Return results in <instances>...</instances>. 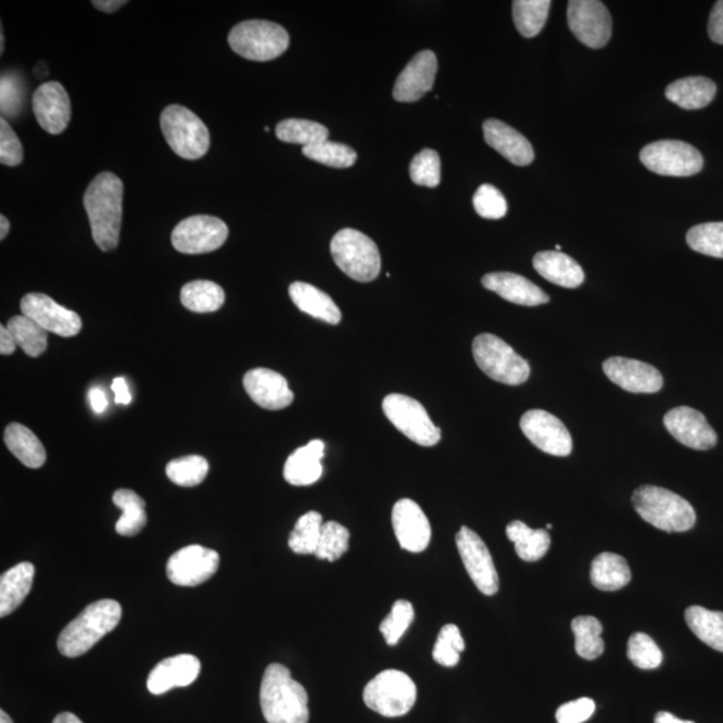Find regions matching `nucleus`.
<instances>
[{
	"label": "nucleus",
	"mask_w": 723,
	"mask_h": 723,
	"mask_svg": "<svg viewBox=\"0 0 723 723\" xmlns=\"http://www.w3.org/2000/svg\"><path fill=\"white\" fill-rule=\"evenodd\" d=\"M124 183L111 172H102L89 183L84 206L91 233L102 251L116 249L123 224Z\"/></svg>",
	"instance_id": "nucleus-1"
},
{
	"label": "nucleus",
	"mask_w": 723,
	"mask_h": 723,
	"mask_svg": "<svg viewBox=\"0 0 723 723\" xmlns=\"http://www.w3.org/2000/svg\"><path fill=\"white\" fill-rule=\"evenodd\" d=\"M261 705L268 723H308V696L283 664L272 663L263 675Z\"/></svg>",
	"instance_id": "nucleus-2"
},
{
	"label": "nucleus",
	"mask_w": 723,
	"mask_h": 723,
	"mask_svg": "<svg viewBox=\"0 0 723 723\" xmlns=\"http://www.w3.org/2000/svg\"><path fill=\"white\" fill-rule=\"evenodd\" d=\"M120 617L123 608L116 600L102 599L91 602L63 629L59 638L60 652L68 658L84 656L103 636L117 627Z\"/></svg>",
	"instance_id": "nucleus-3"
},
{
	"label": "nucleus",
	"mask_w": 723,
	"mask_h": 723,
	"mask_svg": "<svg viewBox=\"0 0 723 723\" xmlns=\"http://www.w3.org/2000/svg\"><path fill=\"white\" fill-rule=\"evenodd\" d=\"M633 504L640 518L664 532H686L696 525L693 505L664 487L643 485L634 492Z\"/></svg>",
	"instance_id": "nucleus-4"
},
{
	"label": "nucleus",
	"mask_w": 723,
	"mask_h": 723,
	"mask_svg": "<svg viewBox=\"0 0 723 723\" xmlns=\"http://www.w3.org/2000/svg\"><path fill=\"white\" fill-rule=\"evenodd\" d=\"M331 255L347 277L367 283L381 272V255L377 244L357 229L346 228L331 241Z\"/></svg>",
	"instance_id": "nucleus-5"
},
{
	"label": "nucleus",
	"mask_w": 723,
	"mask_h": 723,
	"mask_svg": "<svg viewBox=\"0 0 723 723\" xmlns=\"http://www.w3.org/2000/svg\"><path fill=\"white\" fill-rule=\"evenodd\" d=\"M229 46L245 60L267 62L278 59L289 49V33L277 23L245 21L229 33Z\"/></svg>",
	"instance_id": "nucleus-6"
},
{
	"label": "nucleus",
	"mask_w": 723,
	"mask_h": 723,
	"mask_svg": "<svg viewBox=\"0 0 723 723\" xmlns=\"http://www.w3.org/2000/svg\"><path fill=\"white\" fill-rule=\"evenodd\" d=\"M160 123L166 142L177 156L198 160L210 151V130L189 109L170 105L161 114Z\"/></svg>",
	"instance_id": "nucleus-7"
},
{
	"label": "nucleus",
	"mask_w": 723,
	"mask_h": 723,
	"mask_svg": "<svg viewBox=\"0 0 723 723\" xmlns=\"http://www.w3.org/2000/svg\"><path fill=\"white\" fill-rule=\"evenodd\" d=\"M472 348L475 364L493 381L518 386L531 376L530 364L496 335L475 337Z\"/></svg>",
	"instance_id": "nucleus-8"
},
{
	"label": "nucleus",
	"mask_w": 723,
	"mask_h": 723,
	"mask_svg": "<svg viewBox=\"0 0 723 723\" xmlns=\"http://www.w3.org/2000/svg\"><path fill=\"white\" fill-rule=\"evenodd\" d=\"M364 701L376 713L395 719L409 713L416 705L417 686L404 671L384 670L367 683Z\"/></svg>",
	"instance_id": "nucleus-9"
},
{
	"label": "nucleus",
	"mask_w": 723,
	"mask_h": 723,
	"mask_svg": "<svg viewBox=\"0 0 723 723\" xmlns=\"http://www.w3.org/2000/svg\"><path fill=\"white\" fill-rule=\"evenodd\" d=\"M640 161L648 170L661 176L688 177L703 168L702 154L690 143L663 140L648 143L640 152Z\"/></svg>",
	"instance_id": "nucleus-10"
},
{
	"label": "nucleus",
	"mask_w": 723,
	"mask_h": 723,
	"mask_svg": "<svg viewBox=\"0 0 723 723\" xmlns=\"http://www.w3.org/2000/svg\"><path fill=\"white\" fill-rule=\"evenodd\" d=\"M383 411L389 421L407 439L421 446L437 445L441 430L430 420L428 411L415 398L402 394H390L383 399Z\"/></svg>",
	"instance_id": "nucleus-11"
},
{
	"label": "nucleus",
	"mask_w": 723,
	"mask_h": 723,
	"mask_svg": "<svg viewBox=\"0 0 723 723\" xmlns=\"http://www.w3.org/2000/svg\"><path fill=\"white\" fill-rule=\"evenodd\" d=\"M227 224L215 216L198 215L177 224L172 244L181 254L200 255L219 250L228 239Z\"/></svg>",
	"instance_id": "nucleus-12"
},
{
	"label": "nucleus",
	"mask_w": 723,
	"mask_h": 723,
	"mask_svg": "<svg viewBox=\"0 0 723 723\" xmlns=\"http://www.w3.org/2000/svg\"><path fill=\"white\" fill-rule=\"evenodd\" d=\"M567 18L573 36L588 48L601 49L610 42L611 15L599 0H571Z\"/></svg>",
	"instance_id": "nucleus-13"
},
{
	"label": "nucleus",
	"mask_w": 723,
	"mask_h": 723,
	"mask_svg": "<svg viewBox=\"0 0 723 723\" xmlns=\"http://www.w3.org/2000/svg\"><path fill=\"white\" fill-rule=\"evenodd\" d=\"M458 553H460L465 570L472 579L480 593L492 596L497 594L500 582L490 549L482 538L468 527H462L456 535Z\"/></svg>",
	"instance_id": "nucleus-14"
},
{
	"label": "nucleus",
	"mask_w": 723,
	"mask_h": 723,
	"mask_svg": "<svg viewBox=\"0 0 723 723\" xmlns=\"http://www.w3.org/2000/svg\"><path fill=\"white\" fill-rule=\"evenodd\" d=\"M220 566V556L201 545H188L170 556L166 565L169 581L180 587H196L210 581Z\"/></svg>",
	"instance_id": "nucleus-15"
},
{
	"label": "nucleus",
	"mask_w": 723,
	"mask_h": 723,
	"mask_svg": "<svg viewBox=\"0 0 723 723\" xmlns=\"http://www.w3.org/2000/svg\"><path fill=\"white\" fill-rule=\"evenodd\" d=\"M520 428L525 437L547 455L567 457L572 452V437L558 417L545 410H530L521 417Z\"/></svg>",
	"instance_id": "nucleus-16"
},
{
	"label": "nucleus",
	"mask_w": 723,
	"mask_h": 723,
	"mask_svg": "<svg viewBox=\"0 0 723 723\" xmlns=\"http://www.w3.org/2000/svg\"><path fill=\"white\" fill-rule=\"evenodd\" d=\"M21 309L25 317L37 321L42 329L63 338L76 337L83 329V320L77 313L45 294H27L21 302Z\"/></svg>",
	"instance_id": "nucleus-17"
},
{
	"label": "nucleus",
	"mask_w": 723,
	"mask_h": 723,
	"mask_svg": "<svg viewBox=\"0 0 723 723\" xmlns=\"http://www.w3.org/2000/svg\"><path fill=\"white\" fill-rule=\"evenodd\" d=\"M663 423L676 441L692 449L708 451L719 442L702 413L692 407L680 406L665 413Z\"/></svg>",
	"instance_id": "nucleus-18"
},
{
	"label": "nucleus",
	"mask_w": 723,
	"mask_h": 723,
	"mask_svg": "<svg viewBox=\"0 0 723 723\" xmlns=\"http://www.w3.org/2000/svg\"><path fill=\"white\" fill-rule=\"evenodd\" d=\"M608 380L634 394L658 393L663 388V377L656 367L645 362L622 357L608 358L602 364Z\"/></svg>",
	"instance_id": "nucleus-19"
},
{
	"label": "nucleus",
	"mask_w": 723,
	"mask_h": 723,
	"mask_svg": "<svg viewBox=\"0 0 723 723\" xmlns=\"http://www.w3.org/2000/svg\"><path fill=\"white\" fill-rule=\"evenodd\" d=\"M392 520L402 549L420 554L428 548L432 528L420 505L409 498H402L394 505Z\"/></svg>",
	"instance_id": "nucleus-20"
},
{
	"label": "nucleus",
	"mask_w": 723,
	"mask_h": 723,
	"mask_svg": "<svg viewBox=\"0 0 723 723\" xmlns=\"http://www.w3.org/2000/svg\"><path fill=\"white\" fill-rule=\"evenodd\" d=\"M33 107L40 128L50 135H61L71 123V99L60 83L40 85L34 94Z\"/></svg>",
	"instance_id": "nucleus-21"
},
{
	"label": "nucleus",
	"mask_w": 723,
	"mask_h": 723,
	"mask_svg": "<svg viewBox=\"0 0 723 723\" xmlns=\"http://www.w3.org/2000/svg\"><path fill=\"white\" fill-rule=\"evenodd\" d=\"M437 56L430 50H423L402 71L394 85L393 97L398 102H416L433 89L437 74Z\"/></svg>",
	"instance_id": "nucleus-22"
},
{
	"label": "nucleus",
	"mask_w": 723,
	"mask_h": 723,
	"mask_svg": "<svg viewBox=\"0 0 723 723\" xmlns=\"http://www.w3.org/2000/svg\"><path fill=\"white\" fill-rule=\"evenodd\" d=\"M244 389L255 404L267 410H281L294 401L286 378L269 369H254L244 377Z\"/></svg>",
	"instance_id": "nucleus-23"
},
{
	"label": "nucleus",
	"mask_w": 723,
	"mask_h": 723,
	"mask_svg": "<svg viewBox=\"0 0 723 723\" xmlns=\"http://www.w3.org/2000/svg\"><path fill=\"white\" fill-rule=\"evenodd\" d=\"M201 663L191 654L166 658L148 676V690L154 696L168 693L175 687H187L198 680Z\"/></svg>",
	"instance_id": "nucleus-24"
},
{
	"label": "nucleus",
	"mask_w": 723,
	"mask_h": 723,
	"mask_svg": "<svg viewBox=\"0 0 723 723\" xmlns=\"http://www.w3.org/2000/svg\"><path fill=\"white\" fill-rule=\"evenodd\" d=\"M486 290L496 292L503 300L519 306H541L549 302V296L521 275L512 272H492L485 275L481 280Z\"/></svg>",
	"instance_id": "nucleus-25"
},
{
	"label": "nucleus",
	"mask_w": 723,
	"mask_h": 723,
	"mask_svg": "<svg viewBox=\"0 0 723 723\" xmlns=\"http://www.w3.org/2000/svg\"><path fill=\"white\" fill-rule=\"evenodd\" d=\"M482 128H484L487 145L495 149L510 163L527 166L535 158L531 142L509 125L498 119H487Z\"/></svg>",
	"instance_id": "nucleus-26"
},
{
	"label": "nucleus",
	"mask_w": 723,
	"mask_h": 723,
	"mask_svg": "<svg viewBox=\"0 0 723 723\" xmlns=\"http://www.w3.org/2000/svg\"><path fill=\"white\" fill-rule=\"evenodd\" d=\"M325 457V442L313 440L300 447L284 464V479L295 486L313 485L321 478L324 467L321 458Z\"/></svg>",
	"instance_id": "nucleus-27"
},
{
	"label": "nucleus",
	"mask_w": 723,
	"mask_h": 723,
	"mask_svg": "<svg viewBox=\"0 0 723 723\" xmlns=\"http://www.w3.org/2000/svg\"><path fill=\"white\" fill-rule=\"evenodd\" d=\"M533 267L544 279L566 289H576L584 281L581 264L558 251H543L533 257Z\"/></svg>",
	"instance_id": "nucleus-28"
},
{
	"label": "nucleus",
	"mask_w": 723,
	"mask_h": 723,
	"mask_svg": "<svg viewBox=\"0 0 723 723\" xmlns=\"http://www.w3.org/2000/svg\"><path fill=\"white\" fill-rule=\"evenodd\" d=\"M290 297L302 313L326 324L340 325L342 313L335 302L326 292L303 281H295L290 286Z\"/></svg>",
	"instance_id": "nucleus-29"
},
{
	"label": "nucleus",
	"mask_w": 723,
	"mask_h": 723,
	"mask_svg": "<svg viewBox=\"0 0 723 723\" xmlns=\"http://www.w3.org/2000/svg\"><path fill=\"white\" fill-rule=\"evenodd\" d=\"M36 568L31 562H21L4 572L0 579V617L10 616L30 594Z\"/></svg>",
	"instance_id": "nucleus-30"
},
{
	"label": "nucleus",
	"mask_w": 723,
	"mask_h": 723,
	"mask_svg": "<svg viewBox=\"0 0 723 723\" xmlns=\"http://www.w3.org/2000/svg\"><path fill=\"white\" fill-rule=\"evenodd\" d=\"M716 85L705 77H688L675 80L665 89V99L686 111H697L714 100Z\"/></svg>",
	"instance_id": "nucleus-31"
},
{
	"label": "nucleus",
	"mask_w": 723,
	"mask_h": 723,
	"mask_svg": "<svg viewBox=\"0 0 723 723\" xmlns=\"http://www.w3.org/2000/svg\"><path fill=\"white\" fill-rule=\"evenodd\" d=\"M4 442L9 451L27 468L38 469L46 461L42 442L30 429L21 423H11L5 428Z\"/></svg>",
	"instance_id": "nucleus-32"
},
{
	"label": "nucleus",
	"mask_w": 723,
	"mask_h": 723,
	"mask_svg": "<svg viewBox=\"0 0 723 723\" xmlns=\"http://www.w3.org/2000/svg\"><path fill=\"white\" fill-rule=\"evenodd\" d=\"M591 582L600 591H618L631 582V570L623 556L605 553L591 567Z\"/></svg>",
	"instance_id": "nucleus-33"
},
{
	"label": "nucleus",
	"mask_w": 723,
	"mask_h": 723,
	"mask_svg": "<svg viewBox=\"0 0 723 723\" xmlns=\"http://www.w3.org/2000/svg\"><path fill=\"white\" fill-rule=\"evenodd\" d=\"M507 536L515 544L516 554L524 561L543 559L550 547L547 530H532L522 521L509 522Z\"/></svg>",
	"instance_id": "nucleus-34"
},
{
	"label": "nucleus",
	"mask_w": 723,
	"mask_h": 723,
	"mask_svg": "<svg viewBox=\"0 0 723 723\" xmlns=\"http://www.w3.org/2000/svg\"><path fill=\"white\" fill-rule=\"evenodd\" d=\"M688 627L697 638L714 650L723 652V612L692 606L685 612Z\"/></svg>",
	"instance_id": "nucleus-35"
},
{
	"label": "nucleus",
	"mask_w": 723,
	"mask_h": 723,
	"mask_svg": "<svg viewBox=\"0 0 723 723\" xmlns=\"http://www.w3.org/2000/svg\"><path fill=\"white\" fill-rule=\"evenodd\" d=\"M182 306L193 313H214L220 309L226 294L219 284L210 280H194L182 287Z\"/></svg>",
	"instance_id": "nucleus-36"
},
{
	"label": "nucleus",
	"mask_w": 723,
	"mask_h": 723,
	"mask_svg": "<svg viewBox=\"0 0 723 723\" xmlns=\"http://www.w3.org/2000/svg\"><path fill=\"white\" fill-rule=\"evenodd\" d=\"M113 503L120 509L116 531L120 536H136L147 525L145 502L130 490H118L113 495Z\"/></svg>",
	"instance_id": "nucleus-37"
},
{
	"label": "nucleus",
	"mask_w": 723,
	"mask_h": 723,
	"mask_svg": "<svg viewBox=\"0 0 723 723\" xmlns=\"http://www.w3.org/2000/svg\"><path fill=\"white\" fill-rule=\"evenodd\" d=\"M277 137L280 141L307 148L329 140V129L314 120L291 118L278 124Z\"/></svg>",
	"instance_id": "nucleus-38"
},
{
	"label": "nucleus",
	"mask_w": 723,
	"mask_h": 723,
	"mask_svg": "<svg viewBox=\"0 0 723 723\" xmlns=\"http://www.w3.org/2000/svg\"><path fill=\"white\" fill-rule=\"evenodd\" d=\"M8 329L13 334L16 344L28 357L37 358L48 348V331L25 315H16L11 318Z\"/></svg>",
	"instance_id": "nucleus-39"
},
{
	"label": "nucleus",
	"mask_w": 723,
	"mask_h": 723,
	"mask_svg": "<svg viewBox=\"0 0 723 723\" xmlns=\"http://www.w3.org/2000/svg\"><path fill=\"white\" fill-rule=\"evenodd\" d=\"M549 0H516L512 4L516 28L522 37L533 38L543 30L548 20Z\"/></svg>",
	"instance_id": "nucleus-40"
},
{
	"label": "nucleus",
	"mask_w": 723,
	"mask_h": 723,
	"mask_svg": "<svg viewBox=\"0 0 723 723\" xmlns=\"http://www.w3.org/2000/svg\"><path fill=\"white\" fill-rule=\"evenodd\" d=\"M575 634V650L579 657L594 661L605 651V642L601 639L602 625L594 617H578L571 624Z\"/></svg>",
	"instance_id": "nucleus-41"
},
{
	"label": "nucleus",
	"mask_w": 723,
	"mask_h": 723,
	"mask_svg": "<svg viewBox=\"0 0 723 723\" xmlns=\"http://www.w3.org/2000/svg\"><path fill=\"white\" fill-rule=\"evenodd\" d=\"M324 518L318 512L303 515L291 532L289 545L297 555H315L318 548Z\"/></svg>",
	"instance_id": "nucleus-42"
},
{
	"label": "nucleus",
	"mask_w": 723,
	"mask_h": 723,
	"mask_svg": "<svg viewBox=\"0 0 723 723\" xmlns=\"http://www.w3.org/2000/svg\"><path fill=\"white\" fill-rule=\"evenodd\" d=\"M210 472V464L201 456L177 458L166 465V475L176 485L192 487L201 484Z\"/></svg>",
	"instance_id": "nucleus-43"
},
{
	"label": "nucleus",
	"mask_w": 723,
	"mask_h": 723,
	"mask_svg": "<svg viewBox=\"0 0 723 723\" xmlns=\"http://www.w3.org/2000/svg\"><path fill=\"white\" fill-rule=\"evenodd\" d=\"M687 244L693 251L723 259V223H705L687 232Z\"/></svg>",
	"instance_id": "nucleus-44"
},
{
	"label": "nucleus",
	"mask_w": 723,
	"mask_h": 723,
	"mask_svg": "<svg viewBox=\"0 0 723 723\" xmlns=\"http://www.w3.org/2000/svg\"><path fill=\"white\" fill-rule=\"evenodd\" d=\"M350 532L337 521L325 522L321 527L318 548L315 556L320 560L337 561L347 553Z\"/></svg>",
	"instance_id": "nucleus-45"
},
{
	"label": "nucleus",
	"mask_w": 723,
	"mask_h": 723,
	"mask_svg": "<svg viewBox=\"0 0 723 723\" xmlns=\"http://www.w3.org/2000/svg\"><path fill=\"white\" fill-rule=\"evenodd\" d=\"M303 154L309 160L317 161L319 164L338 169L350 168L358 157L354 149L344 145V143L331 142L329 140L318 143V145L303 148Z\"/></svg>",
	"instance_id": "nucleus-46"
},
{
	"label": "nucleus",
	"mask_w": 723,
	"mask_h": 723,
	"mask_svg": "<svg viewBox=\"0 0 723 723\" xmlns=\"http://www.w3.org/2000/svg\"><path fill=\"white\" fill-rule=\"evenodd\" d=\"M465 650V642L460 629L456 624H446L441 629L433 650V659L445 668H455L460 662V654Z\"/></svg>",
	"instance_id": "nucleus-47"
},
{
	"label": "nucleus",
	"mask_w": 723,
	"mask_h": 723,
	"mask_svg": "<svg viewBox=\"0 0 723 723\" xmlns=\"http://www.w3.org/2000/svg\"><path fill=\"white\" fill-rule=\"evenodd\" d=\"M415 621V607L410 601L401 599L394 602L392 611L381 623V633L389 646H395Z\"/></svg>",
	"instance_id": "nucleus-48"
},
{
	"label": "nucleus",
	"mask_w": 723,
	"mask_h": 723,
	"mask_svg": "<svg viewBox=\"0 0 723 723\" xmlns=\"http://www.w3.org/2000/svg\"><path fill=\"white\" fill-rule=\"evenodd\" d=\"M627 657L636 668L642 670H654L659 668L663 661V654L657 643L647 634L636 633L631 635L627 646Z\"/></svg>",
	"instance_id": "nucleus-49"
},
{
	"label": "nucleus",
	"mask_w": 723,
	"mask_h": 723,
	"mask_svg": "<svg viewBox=\"0 0 723 723\" xmlns=\"http://www.w3.org/2000/svg\"><path fill=\"white\" fill-rule=\"evenodd\" d=\"M410 179L417 186L435 188L441 181V160L433 149H423L410 164Z\"/></svg>",
	"instance_id": "nucleus-50"
},
{
	"label": "nucleus",
	"mask_w": 723,
	"mask_h": 723,
	"mask_svg": "<svg viewBox=\"0 0 723 723\" xmlns=\"http://www.w3.org/2000/svg\"><path fill=\"white\" fill-rule=\"evenodd\" d=\"M473 205L475 212L487 220L503 219L508 212L507 200L496 187L484 183L474 193Z\"/></svg>",
	"instance_id": "nucleus-51"
},
{
	"label": "nucleus",
	"mask_w": 723,
	"mask_h": 723,
	"mask_svg": "<svg viewBox=\"0 0 723 723\" xmlns=\"http://www.w3.org/2000/svg\"><path fill=\"white\" fill-rule=\"evenodd\" d=\"M25 88L23 80L15 73H3L0 80V111L3 118H15L22 111Z\"/></svg>",
	"instance_id": "nucleus-52"
},
{
	"label": "nucleus",
	"mask_w": 723,
	"mask_h": 723,
	"mask_svg": "<svg viewBox=\"0 0 723 723\" xmlns=\"http://www.w3.org/2000/svg\"><path fill=\"white\" fill-rule=\"evenodd\" d=\"M23 148L18 136L5 118L0 119V163L16 166L22 163Z\"/></svg>",
	"instance_id": "nucleus-53"
},
{
	"label": "nucleus",
	"mask_w": 723,
	"mask_h": 723,
	"mask_svg": "<svg viewBox=\"0 0 723 723\" xmlns=\"http://www.w3.org/2000/svg\"><path fill=\"white\" fill-rule=\"evenodd\" d=\"M595 709L596 706L593 699H576V701L560 706L556 711V721L558 723H583L593 716Z\"/></svg>",
	"instance_id": "nucleus-54"
},
{
	"label": "nucleus",
	"mask_w": 723,
	"mask_h": 723,
	"mask_svg": "<svg viewBox=\"0 0 723 723\" xmlns=\"http://www.w3.org/2000/svg\"><path fill=\"white\" fill-rule=\"evenodd\" d=\"M708 31L713 42L723 45V0L716 2L711 11Z\"/></svg>",
	"instance_id": "nucleus-55"
},
{
	"label": "nucleus",
	"mask_w": 723,
	"mask_h": 723,
	"mask_svg": "<svg viewBox=\"0 0 723 723\" xmlns=\"http://www.w3.org/2000/svg\"><path fill=\"white\" fill-rule=\"evenodd\" d=\"M112 390L114 393V399H116L117 405H129L131 402V394L128 386V383L124 378H116L112 383Z\"/></svg>",
	"instance_id": "nucleus-56"
},
{
	"label": "nucleus",
	"mask_w": 723,
	"mask_h": 723,
	"mask_svg": "<svg viewBox=\"0 0 723 723\" xmlns=\"http://www.w3.org/2000/svg\"><path fill=\"white\" fill-rule=\"evenodd\" d=\"M89 402L91 409L97 413V415H102L107 407V398L105 392L101 388H93L89 392Z\"/></svg>",
	"instance_id": "nucleus-57"
},
{
	"label": "nucleus",
	"mask_w": 723,
	"mask_h": 723,
	"mask_svg": "<svg viewBox=\"0 0 723 723\" xmlns=\"http://www.w3.org/2000/svg\"><path fill=\"white\" fill-rule=\"evenodd\" d=\"M16 344L13 334L9 331L8 327H0V353L2 355H10L15 352Z\"/></svg>",
	"instance_id": "nucleus-58"
},
{
	"label": "nucleus",
	"mask_w": 723,
	"mask_h": 723,
	"mask_svg": "<svg viewBox=\"0 0 723 723\" xmlns=\"http://www.w3.org/2000/svg\"><path fill=\"white\" fill-rule=\"evenodd\" d=\"M126 3L128 2H124V0H100V2L99 0H94L93 5L96 9L105 11V13H114V11L123 8Z\"/></svg>",
	"instance_id": "nucleus-59"
},
{
	"label": "nucleus",
	"mask_w": 723,
	"mask_h": 723,
	"mask_svg": "<svg viewBox=\"0 0 723 723\" xmlns=\"http://www.w3.org/2000/svg\"><path fill=\"white\" fill-rule=\"evenodd\" d=\"M654 723H694L693 721H682L668 711H659Z\"/></svg>",
	"instance_id": "nucleus-60"
},
{
	"label": "nucleus",
	"mask_w": 723,
	"mask_h": 723,
	"mask_svg": "<svg viewBox=\"0 0 723 723\" xmlns=\"http://www.w3.org/2000/svg\"><path fill=\"white\" fill-rule=\"evenodd\" d=\"M53 723H84L78 716L72 713H62L54 720Z\"/></svg>",
	"instance_id": "nucleus-61"
},
{
	"label": "nucleus",
	"mask_w": 723,
	"mask_h": 723,
	"mask_svg": "<svg viewBox=\"0 0 723 723\" xmlns=\"http://www.w3.org/2000/svg\"><path fill=\"white\" fill-rule=\"evenodd\" d=\"M10 231V223L8 220V217L5 216H0V239H5L8 237Z\"/></svg>",
	"instance_id": "nucleus-62"
},
{
	"label": "nucleus",
	"mask_w": 723,
	"mask_h": 723,
	"mask_svg": "<svg viewBox=\"0 0 723 723\" xmlns=\"http://www.w3.org/2000/svg\"><path fill=\"white\" fill-rule=\"evenodd\" d=\"M0 723H14L11 721L9 714H5V711H0Z\"/></svg>",
	"instance_id": "nucleus-63"
},
{
	"label": "nucleus",
	"mask_w": 723,
	"mask_h": 723,
	"mask_svg": "<svg viewBox=\"0 0 723 723\" xmlns=\"http://www.w3.org/2000/svg\"><path fill=\"white\" fill-rule=\"evenodd\" d=\"M550 530H553V524L547 525V531H550Z\"/></svg>",
	"instance_id": "nucleus-64"
}]
</instances>
